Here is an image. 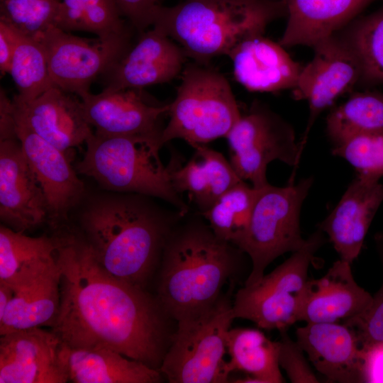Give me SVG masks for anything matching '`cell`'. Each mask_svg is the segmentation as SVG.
<instances>
[{"instance_id": "cell-29", "label": "cell", "mask_w": 383, "mask_h": 383, "mask_svg": "<svg viewBox=\"0 0 383 383\" xmlns=\"http://www.w3.org/2000/svg\"><path fill=\"white\" fill-rule=\"evenodd\" d=\"M257 192L258 189L242 181L201 216L218 238L238 248L248 226Z\"/></svg>"}, {"instance_id": "cell-11", "label": "cell", "mask_w": 383, "mask_h": 383, "mask_svg": "<svg viewBox=\"0 0 383 383\" xmlns=\"http://www.w3.org/2000/svg\"><path fill=\"white\" fill-rule=\"evenodd\" d=\"M36 39L44 49L53 85L80 98L89 92L96 77L106 73L129 50L128 32L87 39L52 27Z\"/></svg>"}, {"instance_id": "cell-23", "label": "cell", "mask_w": 383, "mask_h": 383, "mask_svg": "<svg viewBox=\"0 0 383 383\" xmlns=\"http://www.w3.org/2000/svg\"><path fill=\"white\" fill-rule=\"evenodd\" d=\"M58 237H30L1 226L0 282L18 293L58 272Z\"/></svg>"}, {"instance_id": "cell-9", "label": "cell", "mask_w": 383, "mask_h": 383, "mask_svg": "<svg viewBox=\"0 0 383 383\" xmlns=\"http://www.w3.org/2000/svg\"><path fill=\"white\" fill-rule=\"evenodd\" d=\"M324 243L323 232L318 228L270 273L254 284H244L233 296L235 318L251 321L259 328L279 331L299 321L309 268Z\"/></svg>"}, {"instance_id": "cell-17", "label": "cell", "mask_w": 383, "mask_h": 383, "mask_svg": "<svg viewBox=\"0 0 383 383\" xmlns=\"http://www.w3.org/2000/svg\"><path fill=\"white\" fill-rule=\"evenodd\" d=\"M12 101L16 122L65 152L93 133L82 101L57 87L29 101Z\"/></svg>"}, {"instance_id": "cell-30", "label": "cell", "mask_w": 383, "mask_h": 383, "mask_svg": "<svg viewBox=\"0 0 383 383\" xmlns=\"http://www.w3.org/2000/svg\"><path fill=\"white\" fill-rule=\"evenodd\" d=\"M383 129V93L358 92L328 116L326 131L333 146L363 131Z\"/></svg>"}, {"instance_id": "cell-27", "label": "cell", "mask_w": 383, "mask_h": 383, "mask_svg": "<svg viewBox=\"0 0 383 383\" xmlns=\"http://www.w3.org/2000/svg\"><path fill=\"white\" fill-rule=\"evenodd\" d=\"M231 374L241 372L255 383L285 382L279 364V341H272L259 329L231 328L226 338Z\"/></svg>"}, {"instance_id": "cell-14", "label": "cell", "mask_w": 383, "mask_h": 383, "mask_svg": "<svg viewBox=\"0 0 383 383\" xmlns=\"http://www.w3.org/2000/svg\"><path fill=\"white\" fill-rule=\"evenodd\" d=\"M0 218L21 233L48 221L44 192L18 139L0 141Z\"/></svg>"}, {"instance_id": "cell-2", "label": "cell", "mask_w": 383, "mask_h": 383, "mask_svg": "<svg viewBox=\"0 0 383 383\" xmlns=\"http://www.w3.org/2000/svg\"><path fill=\"white\" fill-rule=\"evenodd\" d=\"M130 195L99 200L83 212V238L110 274L145 289L160 265L166 240L185 216L145 197Z\"/></svg>"}, {"instance_id": "cell-12", "label": "cell", "mask_w": 383, "mask_h": 383, "mask_svg": "<svg viewBox=\"0 0 383 383\" xmlns=\"http://www.w3.org/2000/svg\"><path fill=\"white\" fill-rule=\"evenodd\" d=\"M314 56L304 67L292 89L296 100H306L309 116L302 140L301 155L309 133L319 114L360 80L359 61L345 38L335 35L313 46Z\"/></svg>"}, {"instance_id": "cell-35", "label": "cell", "mask_w": 383, "mask_h": 383, "mask_svg": "<svg viewBox=\"0 0 383 383\" xmlns=\"http://www.w3.org/2000/svg\"><path fill=\"white\" fill-rule=\"evenodd\" d=\"M332 153L353 166L358 177L379 181L383 176V129L357 133L334 145Z\"/></svg>"}, {"instance_id": "cell-34", "label": "cell", "mask_w": 383, "mask_h": 383, "mask_svg": "<svg viewBox=\"0 0 383 383\" xmlns=\"http://www.w3.org/2000/svg\"><path fill=\"white\" fill-rule=\"evenodd\" d=\"M62 0H0V20L36 38L57 21Z\"/></svg>"}, {"instance_id": "cell-15", "label": "cell", "mask_w": 383, "mask_h": 383, "mask_svg": "<svg viewBox=\"0 0 383 383\" xmlns=\"http://www.w3.org/2000/svg\"><path fill=\"white\" fill-rule=\"evenodd\" d=\"M85 117L95 133L108 135H160L162 118L170 104H157L146 99L140 89L90 92L81 98Z\"/></svg>"}, {"instance_id": "cell-36", "label": "cell", "mask_w": 383, "mask_h": 383, "mask_svg": "<svg viewBox=\"0 0 383 383\" xmlns=\"http://www.w3.org/2000/svg\"><path fill=\"white\" fill-rule=\"evenodd\" d=\"M375 241L383 267V235H376ZM343 323L355 331L360 346L383 342V282L372 296L369 306L357 316Z\"/></svg>"}, {"instance_id": "cell-38", "label": "cell", "mask_w": 383, "mask_h": 383, "mask_svg": "<svg viewBox=\"0 0 383 383\" xmlns=\"http://www.w3.org/2000/svg\"><path fill=\"white\" fill-rule=\"evenodd\" d=\"M121 16L126 17L139 31L152 25L159 0H114Z\"/></svg>"}, {"instance_id": "cell-20", "label": "cell", "mask_w": 383, "mask_h": 383, "mask_svg": "<svg viewBox=\"0 0 383 383\" xmlns=\"http://www.w3.org/2000/svg\"><path fill=\"white\" fill-rule=\"evenodd\" d=\"M296 342L329 382H361L362 352L355 331L343 323H306Z\"/></svg>"}, {"instance_id": "cell-19", "label": "cell", "mask_w": 383, "mask_h": 383, "mask_svg": "<svg viewBox=\"0 0 383 383\" xmlns=\"http://www.w3.org/2000/svg\"><path fill=\"white\" fill-rule=\"evenodd\" d=\"M372 295L360 287L351 263L340 259L318 279H308L298 320L306 323H345L362 313Z\"/></svg>"}, {"instance_id": "cell-37", "label": "cell", "mask_w": 383, "mask_h": 383, "mask_svg": "<svg viewBox=\"0 0 383 383\" xmlns=\"http://www.w3.org/2000/svg\"><path fill=\"white\" fill-rule=\"evenodd\" d=\"M279 364L292 383L319 382L307 362L304 352L296 341L288 335L286 329L279 331Z\"/></svg>"}, {"instance_id": "cell-33", "label": "cell", "mask_w": 383, "mask_h": 383, "mask_svg": "<svg viewBox=\"0 0 383 383\" xmlns=\"http://www.w3.org/2000/svg\"><path fill=\"white\" fill-rule=\"evenodd\" d=\"M360 65V80L383 84V6L356 21L346 37Z\"/></svg>"}, {"instance_id": "cell-4", "label": "cell", "mask_w": 383, "mask_h": 383, "mask_svg": "<svg viewBox=\"0 0 383 383\" xmlns=\"http://www.w3.org/2000/svg\"><path fill=\"white\" fill-rule=\"evenodd\" d=\"M286 12L282 0H183L158 5L152 26L178 42L196 62L228 55L244 40L263 35Z\"/></svg>"}, {"instance_id": "cell-42", "label": "cell", "mask_w": 383, "mask_h": 383, "mask_svg": "<svg viewBox=\"0 0 383 383\" xmlns=\"http://www.w3.org/2000/svg\"><path fill=\"white\" fill-rule=\"evenodd\" d=\"M14 294V291L9 285L0 282V318L3 316Z\"/></svg>"}, {"instance_id": "cell-32", "label": "cell", "mask_w": 383, "mask_h": 383, "mask_svg": "<svg viewBox=\"0 0 383 383\" xmlns=\"http://www.w3.org/2000/svg\"><path fill=\"white\" fill-rule=\"evenodd\" d=\"M18 32L9 74L18 94V101H31L52 87L44 49L36 38Z\"/></svg>"}, {"instance_id": "cell-16", "label": "cell", "mask_w": 383, "mask_h": 383, "mask_svg": "<svg viewBox=\"0 0 383 383\" xmlns=\"http://www.w3.org/2000/svg\"><path fill=\"white\" fill-rule=\"evenodd\" d=\"M16 135L46 199L48 222L57 225L80 201L84 185L65 152L16 122Z\"/></svg>"}, {"instance_id": "cell-28", "label": "cell", "mask_w": 383, "mask_h": 383, "mask_svg": "<svg viewBox=\"0 0 383 383\" xmlns=\"http://www.w3.org/2000/svg\"><path fill=\"white\" fill-rule=\"evenodd\" d=\"M59 266V265H58ZM60 270L18 293L0 318V335L55 323L60 305Z\"/></svg>"}, {"instance_id": "cell-1", "label": "cell", "mask_w": 383, "mask_h": 383, "mask_svg": "<svg viewBox=\"0 0 383 383\" xmlns=\"http://www.w3.org/2000/svg\"><path fill=\"white\" fill-rule=\"evenodd\" d=\"M58 240L60 305L52 331L67 347L109 348L159 370L177 322L156 296L108 273L83 238Z\"/></svg>"}, {"instance_id": "cell-8", "label": "cell", "mask_w": 383, "mask_h": 383, "mask_svg": "<svg viewBox=\"0 0 383 383\" xmlns=\"http://www.w3.org/2000/svg\"><path fill=\"white\" fill-rule=\"evenodd\" d=\"M313 181L311 177L296 184L280 187L268 184L258 189L248 226L238 246L252 262L245 285L260 280L276 258L304 245L300 213Z\"/></svg>"}, {"instance_id": "cell-5", "label": "cell", "mask_w": 383, "mask_h": 383, "mask_svg": "<svg viewBox=\"0 0 383 383\" xmlns=\"http://www.w3.org/2000/svg\"><path fill=\"white\" fill-rule=\"evenodd\" d=\"M76 166L78 173L104 188L160 199L188 214L189 206L174 189L168 165L160 160L162 135H108L93 133Z\"/></svg>"}, {"instance_id": "cell-25", "label": "cell", "mask_w": 383, "mask_h": 383, "mask_svg": "<svg viewBox=\"0 0 383 383\" xmlns=\"http://www.w3.org/2000/svg\"><path fill=\"white\" fill-rule=\"evenodd\" d=\"M288 13L283 47L314 46L333 36L374 0H282Z\"/></svg>"}, {"instance_id": "cell-3", "label": "cell", "mask_w": 383, "mask_h": 383, "mask_svg": "<svg viewBox=\"0 0 383 383\" xmlns=\"http://www.w3.org/2000/svg\"><path fill=\"white\" fill-rule=\"evenodd\" d=\"M185 217L166 240L156 294L176 322L199 315L218 300L244 253L218 238L201 218Z\"/></svg>"}, {"instance_id": "cell-7", "label": "cell", "mask_w": 383, "mask_h": 383, "mask_svg": "<svg viewBox=\"0 0 383 383\" xmlns=\"http://www.w3.org/2000/svg\"><path fill=\"white\" fill-rule=\"evenodd\" d=\"M181 74L176 97L170 104L162 144L182 139L193 147L226 138L242 116L226 78L196 62Z\"/></svg>"}, {"instance_id": "cell-6", "label": "cell", "mask_w": 383, "mask_h": 383, "mask_svg": "<svg viewBox=\"0 0 383 383\" xmlns=\"http://www.w3.org/2000/svg\"><path fill=\"white\" fill-rule=\"evenodd\" d=\"M232 279L226 293L209 309L177 321L170 345L159 369L170 383H226L231 372L226 338L235 319Z\"/></svg>"}, {"instance_id": "cell-43", "label": "cell", "mask_w": 383, "mask_h": 383, "mask_svg": "<svg viewBox=\"0 0 383 383\" xmlns=\"http://www.w3.org/2000/svg\"><path fill=\"white\" fill-rule=\"evenodd\" d=\"M161 1H162V0H159L160 3Z\"/></svg>"}, {"instance_id": "cell-26", "label": "cell", "mask_w": 383, "mask_h": 383, "mask_svg": "<svg viewBox=\"0 0 383 383\" xmlns=\"http://www.w3.org/2000/svg\"><path fill=\"white\" fill-rule=\"evenodd\" d=\"M62 357L68 379L74 383H157L163 377L160 370L105 348L63 345Z\"/></svg>"}, {"instance_id": "cell-13", "label": "cell", "mask_w": 383, "mask_h": 383, "mask_svg": "<svg viewBox=\"0 0 383 383\" xmlns=\"http://www.w3.org/2000/svg\"><path fill=\"white\" fill-rule=\"evenodd\" d=\"M63 344L52 330L34 328L0 338V383H65Z\"/></svg>"}, {"instance_id": "cell-24", "label": "cell", "mask_w": 383, "mask_h": 383, "mask_svg": "<svg viewBox=\"0 0 383 383\" xmlns=\"http://www.w3.org/2000/svg\"><path fill=\"white\" fill-rule=\"evenodd\" d=\"M193 148L194 152L184 165L172 156L168 166L175 191L179 195L187 193L201 214L243 180L221 152L205 144Z\"/></svg>"}, {"instance_id": "cell-41", "label": "cell", "mask_w": 383, "mask_h": 383, "mask_svg": "<svg viewBox=\"0 0 383 383\" xmlns=\"http://www.w3.org/2000/svg\"><path fill=\"white\" fill-rule=\"evenodd\" d=\"M18 139L13 101L2 89L0 92V141Z\"/></svg>"}, {"instance_id": "cell-10", "label": "cell", "mask_w": 383, "mask_h": 383, "mask_svg": "<svg viewBox=\"0 0 383 383\" xmlns=\"http://www.w3.org/2000/svg\"><path fill=\"white\" fill-rule=\"evenodd\" d=\"M226 138L230 162L243 181L255 189L267 185V165L278 160L296 167L301 154L292 127L264 106L255 104L242 115Z\"/></svg>"}, {"instance_id": "cell-31", "label": "cell", "mask_w": 383, "mask_h": 383, "mask_svg": "<svg viewBox=\"0 0 383 383\" xmlns=\"http://www.w3.org/2000/svg\"><path fill=\"white\" fill-rule=\"evenodd\" d=\"M114 0H62L57 28L108 37L127 31Z\"/></svg>"}, {"instance_id": "cell-40", "label": "cell", "mask_w": 383, "mask_h": 383, "mask_svg": "<svg viewBox=\"0 0 383 383\" xmlns=\"http://www.w3.org/2000/svg\"><path fill=\"white\" fill-rule=\"evenodd\" d=\"M17 35L16 29L0 20V70L2 73H9Z\"/></svg>"}, {"instance_id": "cell-18", "label": "cell", "mask_w": 383, "mask_h": 383, "mask_svg": "<svg viewBox=\"0 0 383 383\" xmlns=\"http://www.w3.org/2000/svg\"><path fill=\"white\" fill-rule=\"evenodd\" d=\"M186 54L156 28L143 32L139 40L106 73L109 90L141 89L168 82L182 73Z\"/></svg>"}, {"instance_id": "cell-21", "label": "cell", "mask_w": 383, "mask_h": 383, "mask_svg": "<svg viewBox=\"0 0 383 383\" xmlns=\"http://www.w3.org/2000/svg\"><path fill=\"white\" fill-rule=\"evenodd\" d=\"M383 201V184L357 177L330 214L319 224L341 260L358 257L372 219Z\"/></svg>"}, {"instance_id": "cell-22", "label": "cell", "mask_w": 383, "mask_h": 383, "mask_svg": "<svg viewBox=\"0 0 383 383\" xmlns=\"http://www.w3.org/2000/svg\"><path fill=\"white\" fill-rule=\"evenodd\" d=\"M228 56L235 79L252 91L293 89L303 68L282 45L262 35L240 42Z\"/></svg>"}, {"instance_id": "cell-39", "label": "cell", "mask_w": 383, "mask_h": 383, "mask_svg": "<svg viewBox=\"0 0 383 383\" xmlns=\"http://www.w3.org/2000/svg\"><path fill=\"white\" fill-rule=\"evenodd\" d=\"M361 347V382H383V342Z\"/></svg>"}]
</instances>
